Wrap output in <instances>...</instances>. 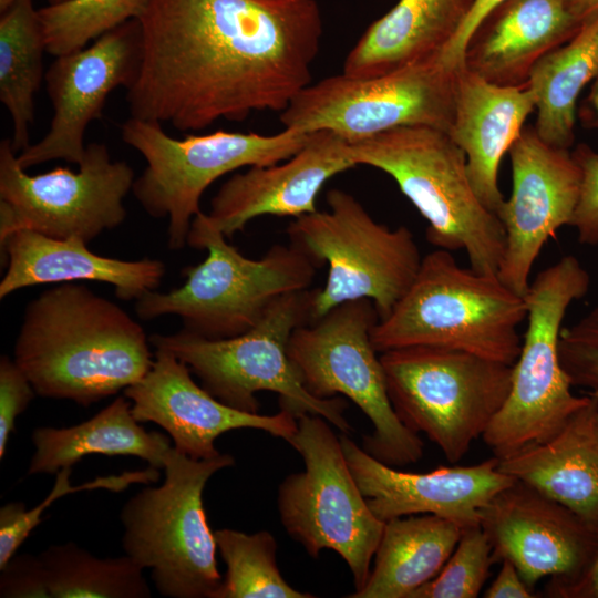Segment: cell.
<instances>
[{
	"label": "cell",
	"instance_id": "1",
	"mask_svg": "<svg viewBox=\"0 0 598 598\" xmlns=\"http://www.w3.org/2000/svg\"><path fill=\"white\" fill-rule=\"evenodd\" d=\"M136 20L130 114L183 132L281 113L312 83L323 34L317 0H148Z\"/></svg>",
	"mask_w": 598,
	"mask_h": 598
},
{
	"label": "cell",
	"instance_id": "2",
	"mask_svg": "<svg viewBox=\"0 0 598 598\" xmlns=\"http://www.w3.org/2000/svg\"><path fill=\"white\" fill-rule=\"evenodd\" d=\"M150 343L141 324L115 302L65 282L27 305L13 360L37 395L87 408L150 371Z\"/></svg>",
	"mask_w": 598,
	"mask_h": 598
},
{
	"label": "cell",
	"instance_id": "3",
	"mask_svg": "<svg viewBox=\"0 0 598 598\" xmlns=\"http://www.w3.org/2000/svg\"><path fill=\"white\" fill-rule=\"evenodd\" d=\"M525 298L497 274L461 267L436 248L422 258L415 279L392 311L371 330L378 353L409 347L468 352L513 365L526 320Z\"/></svg>",
	"mask_w": 598,
	"mask_h": 598
},
{
	"label": "cell",
	"instance_id": "4",
	"mask_svg": "<svg viewBox=\"0 0 598 598\" xmlns=\"http://www.w3.org/2000/svg\"><path fill=\"white\" fill-rule=\"evenodd\" d=\"M355 165L391 176L427 221L426 239L436 248L464 250L470 267L497 274L505 231L496 214L476 195L463 150L431 126H399L349 142Z\"/></svg>",
	"mask_w": 598,
	"mask_h": 598
},
{
	"label": "cell",
	"instance_id": "5",
	"mask_svg": "<svg viewBox=\"0 0 598 598\" xmlns=\"http://www.w3.org/2000/svg\"><path fill=\"white\" fill-rule=\"evenodd\" d=\"M187 244L207 251L206 258L184 270L183 286L157 290L136 300L140 319L175 315L184 330L207 339H226L254 328L280 297L309 289L319 267L289 243L277 244L259 259H250L200 212L192 221Z\"/></svg>",
	"mask_w": 598,
	"mask_h": 598
},
{
	"label": "cell",
	"instance_id": "6",
	"mask_svg": "<svg viewBox=\"0 0 598 598\" xmlns=\"http://www.w3.org/2000/svg\"><path fill=\"white\" fill-rule=\"evenodd\" d=\"M312 296L313 290L306 289L280 297L254 328L233 338L207 339L183 329L154 333L150 342L186 363L209 394L233 409L258 413L256 394L270 391L278 394L281 410L296 419L319 415L349 434L348 402L340 395H312L288 354L292 332L311 319Z\"/></svg>",
	"mask_w": 598,
	"mask_h": 598
},
{
	"label": "cell",
	"instance_id": "7",
	"mask_svg": "<svg viewBox=\"0 0 598 598\" xmlns=\"http://www.w3.org/2000/svg\"><path fill=\"white\" fill-rule=\"evenodd\" d=\"M590 277L573 255L537 274L525 295L527 327L512 367L511 390L482 439L504 460L557 434L590 402L573 394L559 357L561 324L569 306L585 297Z\"/></svg>",
	"mask_w": 598,
	"mask_h": 598
},
{
	"label": "cell",
	"instance_id": "8",
	"mask_svg": "<svg viewBox=\"0 0 598 598\" xmlns=\"http://www.w3.org/2000/svg\"><path fill=\"white\" fill-rule=\"evenodd\" d=\"M235 465L229 454L194 460L172 448L162 485L144 487L122 507V546L168 598H216L224 577L203 492L217 472Z\"/></svg>",
	"mask_w": 598,
	"mask_h": 598
},
{
	"label": "cell",
	"instance_id": "9",
	"mask_svg": "<svg viewBox=\"0 0 598 598\" xmlns=\"http://www.w3.org/2000/svg\"><path fill=\"white\" fill-rule=\"evenodd\" d=\"M328 209L316 210L287 227L290 244L319 267L328 265L321 289H313L311 319L350 300L373 301L379 320L404 296L422 262L420 249L405 226L390 228L378 223L350 193L332 188Z\"/></svg>",
	"mask_w": 598,
	"mask_h": 598
},
{
	"label": "cell",
	"instance_id": "10",
	"mask_svg": "<svg viewBox=\"0 0 598 598\" xmlns=\"http://www.w3.org/2000/svg\"><path fill=\"white\" fill-rule=\"evenodd\" d=\"M379 321L370 299L342 302L292 332L288 354L305 388L315 396L342 395L371 421L363 450L393 467L416 463L424 444L405 426L389 399L380 353L371 341Z\"/></svg>",
	"mask_w": 598,
	"mask_h": 598
},
{
	"label": "cell",
	"instance_id": "11",
	"mask_svg": "<svg viewBox=\"0 0 598 598\" xmlns=\"http://www.w3.org/2000/svg\"><path fill=\"white\" fill-rule=\"evenodd\" d=\"M122 140L146 161L132 193L154 218L168 217V247L183 248L206 188L245 166H266L288 159L309 133L283 128L264 135L216 131L174 138L162 124L131 116L121 126Z\"/></svg>",
	"mask_w": 598,
	"mask_h": 598
},
{
	"label": "cell",
	"instance_id": "12",
	"mask_svg": "<svg viewBox=\"0 0 598 598\" xmlns=\"http://www.w3.org/2000/svg\"><path fill=\"white\" fill-rule=\"evenodd\" d=\"M380 360L401 422L451 463L482 437L511 390L513 365L464 351L409 347L382 352Z\"/></svg>",
	"mask_w": 598,
	"mask_h": 598
},
{
	"label": "cell",
	"instance_id": "13",
	"mask_svg": "<svg viewBox=\"0 0 598 598\" xmlns=\"http://www.w3.org/2000/svg\"><path fill=\"white\" fill-rule=\"evenodd\" d=\"M328 423L313 414L297 419V431L288 443L301 455L305 468L280 483L277 507L287 534L315 559L323 549L336 551L359 590L370 575L385 522L370 509L340 436Z\"/></svg>",
	"mask_w": 598,
	"mask_h": 598
},
{
	"label": "cell",
	"instance_id": "14",
	"mask_svg": "<svg viewBox=\"0 0 598 598\" xmlns=\"http://www.w3.org/2000/svg\"><path fill=\"white\" fill-rule=\"evenodd\" d=\"M460 69L437 55L381 75L327 76L300 91L280 113V123L307 134L328 130L349 142L399 126L448 133Z\"/></svg>",
	"mask_w": 598,
	"mask_h": 598
},
{
	"label": "cell",
	"instance_id": "15",
	"mask_svg": "<svg viewBox=\"0 0 598 598\" xmlns=\"http://www.w3.org/2000/svg\"><path fill=\"white\" fill-rule=\"evenodd\" d=\"M76 172L69 167L30 175L10 138L0 143V239L32 230L56 239L91 243L126 217L124 198L135 174L124 161H113L105 144L91 143Z\"/></svg>",
	"mask_w": 598,
	"mask_h": 598
},
{
	"label": "cell",
	"instance_id": "16",
	"mask_svg": "<svg viewBox=\"0 0 598 598\" xmlns=\"http://www.w3.org/2000/svg\"><path fill=\"white\" fill-rule=\"evenodd\" d=\"M480 526L495 561L513 563L530 589L550 577V597L578 581L598 551V528L517 480L481 509Z\"/></svg>",
	"mask_w": 598,
	"mask_h": 598
},
{
	"label": "cell",
	"instance_id": "17",
	"mask_svg": "<svg viewBox=\"0 0 598 598\" xmlns=\"http://www.w3.org/2000/svg\"><path fill=\"white\" fill-rule=\"evenodd\" d=\"M508 155L512 192L497 214L505 231L497 275L525 297L543 247L563 226L571 224L581 172L569 150L547 144L534 126L522 130Z\"/></svg>",
	"mask_w": 598,
	"mask_h": 598
},
{
	"label": "cell",
	"instance_id": "18",
	"mask_svg": "<svg viewBox=\"0 0 598 598\" xmlns=\"http://www.w3.org/2000/svg\"><path fill=\"white\" fill-rule=\"evenodd\" d=\"M142 55L141 27L130 20L104 33L90 47L55 56L44 75L53 117L48 133L17 155L23 169L53 161H82L84 135L103 116L107 96L135 80Z\"/></svg>",
	"mask_w": 598,
	"mask_h": 598
},
{
	"label": "cell",
	"instance_id": "19",
	"mask_svg": "<svg viewBox=\"0 0 598 598\" xmlns=\"http://www.w3.org/2000/svg\"><path fill=\"white\" fill-rule=\"evenodd\" d=\"M190 370L173 353L155 349L150 371L124 390L132 413L140 422L163 427L178 452L194 460L220 455L215 441L238 429H255L288 442L297 431V419L286 410L272 415L233 409L199 386Z\"/></svg>",
	"mask_w": 598,
	"mask_h": 598
},
{
	"label": "cell",
	"instance_id": "20",
	"mask_svg": "<svg viewBox=\"0 0 598 598\" xmlns=\"http://www.w3.org/2000/svg\"><path fill=\"white\" fill-rule=\"evenodd\" d=\"M340 442L350 471L372 513L381 520L433 514L460 527L480 525L481 509L515 478L495 456L470 466H439L427 473L398 470L374 458L348 434Z\"/></svg>",
	"mask_w": 598,
	"mask_h": 598
},
{
	"label": "cell",
	"instance_id": "21",
	"mask_svg": "<svg viewBox=\"0 0 598 598\" xmlns=\"http://www.w3.org/2000/svg\"><path fill=\"white\" fill-rule=\"evenodd\" d=\"M355 166L349 141L328 130L309 133L288 159L229 177L213 197L207 218L226 238L259 216L298 218L318 210V195L329 179Z\"/></svg>",
	"mask_w": 598,
	"mask_h": 598
},
{
	"label": "cell",
	"instance_id": "22",
	"mask_svg": "<svg viewBox=\"0 0 598 598\" xmlns=\"http://www.w3.org/2000/svg\"><path fill=\"white\" fill-rule=\"evenodd\" d=\"M0 246L7 261L1 299L35 285L96 281L112 285L122 300H138L158 288L166 271L157 259L104 257L81 239H56L27 229L1 238Z\"/></svg>",
	"mask_w": 598,
	"mask_h": 598
},
{
	"label": "cell",
	"instance_id": "23",
	"mask_svg": "<svg viewBox=\"0 0 598 598\" xmlns=\"http://www.w3.org/2000/svg\"><path fill=\"white\" fill-rule=\"evenodd\" d=\"M534 111L535 95L526 84L497 85L464 66L458 70L454 120L447 134L466 156L480 200L496 215L505 200L498 186L501 161Z\"/></svg>",
	"mask_w": 598,
	"mask_h": 598
},
{
	"label": "cell",
	"instance_id": "24",
	"mask_svg": "<svg viewBox=\"0 0 598 598\" xmlns=\"http://www.w3.org/2000/svg\"><path fill=\"white\" fill-rule=\"evenodd\" d=\"M582 23L564 0H506L471 37L463 65L497 85H525L537 61L570 40Z\"/></svg>",
	"mask_w": 598,
	"mask_h": 598
},
{
	"label": "cell",
	"instance_id": "25",
	"mask_svg": "<svg viewBox=\"0 0 598 598\" xmlns=\"http://www.w3.org/2000/svg\"><path fill=\"white\" fill-rule=\"evenodd\" d=\"M544 443L499 460V470L567 506L598 528V398Z\"/></svg>",
	"mask_w": 598,
	"mask_h": 598
},
{
	"label": "cell",
	"instance_id": "26",
	"mask_svg": "<svg viewBox=\"0 0 598 598\" xmlns=\"http://www.w3.org/2000/svg\"><path fill=\"white\" fill-rule=\"evenodd\" d=\"M475 0H399L349 51L342 73L368 78L441 55Z\"/></svg>",
	"mask_w": 598,
	"mask_h": 598
},
{
	"label": "cell",
	"instance_id": "27",
	"mask_svg": "<svg viewBox=\"0 0 598 598\" xmlns=\"http://www.w3.org/2000/svg\"><path fill=\"white\" fill-rule=\"evenodd\" d=\"M34 453L28 474H55L84 456H135L163 470L173 448L169 436L146 431L132 413V402L121 395L94 416L69 427L40 426L31 435Z\"/></svg>",
	"mask_w": 598,
	"mask_h": 598
},
{
	"label": "cell",
	"instance_id": "28",
	"mask_svg": "<svg viewBox=\"0 0 598 598\" xmlns=\"http://www.w3.org/2000/svg\"><path fill=\"white\" fill-rule=\"evenodd\" d=\"M463 528L433 514L385 522L365 585L349 598H411L435 578Z\"/></svg>",
	"mask_w": 598,
	"mask_h": 598
},
{
	"label": "cell",
	"instance_id": "29",
	"mask_svg": "<svg viewBox=\"0 0 598 598\" xmlns=\"http://www.w3.org/2000/svg\"><path fill=\"white\" fill-rule=\"evenodd\" d=\"M597 78L598 13L540 58L529 73L526 85L535 95L534 128L544 142L564 150L574 145L579 95Z\"/></svg>",
	"mask_w": 598,
	"mask_h": 598
},
{
	"label": "cell",
	"instance_id": "30",
	"mask_svg": "<svg viewBox=\"0 0 598 598\" xmlns=\"http://www.w3.org/2000/svg\"><path fill=\"white\" fill-rule=\"evenodd\" d=\"M44 52L43 28L33 0H14L0 18V101L11 117L10 140L16 153L30 145Z\"/></svg>",
	"mask_w": 598,
	"mask_h": 598
},
{
	"label": "cell",
	"instance_id": "31",
	"mask_svg": "<svg viewBox=\"0 0 598 598\" xmlns=\"http://www.w3.org/2000/svg\"><path fill=\"white\" fill-rule=\"evenodd\" d=\"M40 557L51 598H150L143 570L127 555L99 558L74 542L52 545Z\"/></svg>",
	"mask_w": 598,
	"mask_h": 598
},
{
	"label": "cell",
	"instance_id": "32",
	"mask_svg": "<svg viewBox=\"0 0 598 598\" xmlns=\"http://www.w3.org/2000/svg\"><path fill=\"white\" fill-rule=\"evenodd\" d=\"M226 575L216 598H313L291 587L276 560L277 542L268 530L247 534L237 529L214 530Z\"/></svg>",
	"mask_w": 598,
	"mask_h": 598
},
{
	"label": "cell",
	"instance_id": "33",
	"mask_svg": "<svg viewBox=\"0 0 598 598\" xmlns=\"http://www.w3.org/2000/svg\"><path fill=\"white\" fill-rule=\"evenodd\" d=\"M148 0H68L38 9L47 52L59 56L137 19Z\"/></svg>",
	"mask_w": 598,
	"mask_h": 598
},
{
	"label": "cell",
	"instance_id": "34",
	"mask_svg": "<svg viewBox=\"0 0 598 598\" xmlns=\"http://www.w3.org/2000/svg\"><path fill=\"white\" fill-rule=\"evenodd\" d=\"M71 474L72 467L58 471L50 494L30 511H27L24 503L21 502L8 503L0 508V569L16 555L31 532L42 522L43 512L62 496L96 488L121 492L131 484H150L159 478V470L148 466L146 470L96 477L94 481L72 486Z\"/></svg>",
	"mask_w": 598,
	"mask_h": 598
},
{
	"label": "cell",
	"instance_id": "35",
	"mask_svg": "<svg viewBox=\"0 0 598 598\" xmlns=\"http://www.w3.org/2000/svg\"><path fill=\"white\" fill-rule=\"evenodd\" d=\"M496 563L492 545L480 525L462 530L452 555L437 574L411 598H475L478 597Z\"/></svg>",
	"mask_w": 598,
	"mask_h": 598
},
{
	"label": "cell",
	"instance_id": "36",
	"mask_svg": "<svg viewBox=\"0 0 598 598\" xmlns=\"http://www.w3.org/2000/svg\"><path fill=\"white\" fill-rule=\"evenodd\" d=\"M559 357L571 385L598 390V305L561 330Z\"/></svg>",
	"mask_w": 598,
	"mask_h": 598
},
{
	"label": "cell",
	"instance_id": "37",
	"mask_svg": "<svg viewBox=\"0 0 598 598\" xmlns=\"http://www.w3.org/2000/svg\"><path fill=\"white\" fill-rule=\"evenodd\" d=\"M571 155L580 168L581 185L570 226L580 244L594 247L598 245V152L580 143Z\"/></svg>",
	"mask_w": 598,
	"mask_h": 598
},
{
	"label": "cell",
	"instance_id": "38",
	"mask_svg": "<svg viewBox=\"0 0 598 598\" xmlns=\"http://www.w3.org/2000/svg\"><path fill=\"white\" fill-rule=\"evenodd\" d=\"M35 391L13 359H0V458L7 452L9 437L14 432L17 417L28 408Z\"/></svg>",
	"mask_w": 598,
	"mask_h": 598
},
{
	"label": "cell",
	"instance_id": "39",
	"mask_svg": "<svg viewBox=\"0 0 598 598\" xmlns=\"http://www.w3.org/2000/svg\"><path fill=\"white\" fill-rule=\"evenodd\" d=\"M0 571L1 598H51L40 555H13Z\"/></svg>",
	"mask_w": 598,
	"mask_h": 598
},
{
	"label": "cell",
	"instance_id": "40",
	"mask_svg": "<svg viewBox=\"0 0 598 598\" xmlns=\"http://www.w3.org/2000/svg\"><path fill=\"white\" fill-rule=\"evenodd\" d=\"M504 1L506 0H475L464 23L441 53L443 62L455 69L464 66V52L471 37L489 13Z\"/></svg>",
	"mask_w": 598,
	"mask_h": 598
},
{
	"label": "cell",
	"instance_id": "41",
	"mask_svg": "<svg viewBox=\"0 0 598 598\" xmlns=\"http://www.w3.org/2000/svg\"><path fill=\"white\" fill-rule=\"evenodd\" d=\"M486 598H532V589L522 578L517 568L507 559L502 560V567L484 594Z\"/></svg>",
	"mask_w": 598,
	"mask_h": 598
},
{
	"label": "cell",
	"instance_id": "42",
	"mask_svg": "<svg viewBox=\"0 0 598 598\" xmlns=\"http://www.w3.org/2000/svg\"><path fill=\"white\" fill-rule=\"evenodd\" d=\"M556 597L598 598V551L585 575L575 584L560 590Z\"/></svg>",
	"mask_w": 598,
	"mask_h": 598
},
{
	"label": "cell",
	"instance_id": "43",
	"mask_svg": "<svg viewBox=\"0 0 598 598\" xmlns=\"http://www.w3.org/2000/svg\"><path fill=\"white\" fill-rule=\"evenodd\" d=\"M577 117L585 128L598 131V78L594 81L588 95L578 106Z\"/></svg>",
	"mask_w": 598,
	"mask_h": 598
},
{
	"label": "cell",
	"instance_id": "44",
	"mask_svg": "<svg viewBox=\"0 0 598 598\" xmlns=\"http://www.w3.org/2000/svg\"><path fill=\"white\" fill-rule=\"evenodd\" d=\"M564 2L570 13L581 22L598 13V0H564Z\"/></svg>",
	"mask_w": 598,
	"mask_h": 598
},
{
	"label": "cell",
	"instance_id": "45",
	"mask_svg": "<svg viewBox=\"0 0 598 598\" xmlns=\"http://www.w3.org/2000/svg\"><path fill=\"white\" fill-rule=\"evenodd\" d=\"M13 2L14 0H0V12L6 11Z\"/></svg>",
	"mask_w": 598,
	"mask_h": 598
},
{
	"label": "cell",
	"instance_id": "46",
	"mask_svg": "<svg viewBox=\"0 0 598 598\" xmlns=\"http://www.w3.org/2000/svg\"><path fill=\"white\" fill-rule=\"evenodd\" d=\"M64 1H68V0H48V4H56V3L64 2Z\"/></svg>",
	"mask_w": 598,
	"mask_h": 598
},
{
	"label": "cell",
	"instance_id": "47",
	"mask_svg": "<svg viewBox=\"0 0 598 598\" xmlns=\"http://www.w3.org/2000/svg\"><path fill=\"white\" fill-rule=\"evenodd\" d=\"M594 392H595V394H596L597 398H598V390H595ZM597 421H598V415H597Z\"/></svg>",
	"mask_w": 598,
	"mask_h": 598
}]
</instances>
